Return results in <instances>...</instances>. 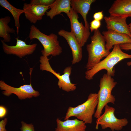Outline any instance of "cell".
I'll list each match as a JSON object with an SVG mask.
<instances>
[{
    "label": "cell",
    "instance_id": "1",
    "mask_svg": "<svg viewBox=\"0 0 131 131\" xmlns=\"http://www.w3.org/2000/svg\"><path fill=\"white\" fill-rule=\"evenodd\" d=\"M128 58H131V55L123 52L119 44L115 45L111 52L104 60L85 72V77L87 80H91L97 73L103 69L106 71L107 74L113 76L115 75V65L122 60Z\"/></svg>",
    "mask_w": 131,
    "mask_h": 131
},
{
    "label": "cell",
    "instance_id": "2",
    "mask_svg": "<svg viewBox=\"0 0 131 131\" xmlns=\"http://www.w3.org/2000/svg\"><path fill=\"white\" fill-rule=\"evenodd\" d=\"M94 32L93 35L90 38V43L86 45L88 58L84 67L87 70L92 69L110 53V50L106 48L104 37L99 30Z\"/></svg>",
    "mask_w": 131,
    "mask_h": 131
},
{
    "label": "cell",
    "instance_id": "3",
    "mask_svg": "<svg viewBox=\"0 0 131 131\" xmlns=\"http://www.w3.org/2000/svg\"><path fill=\"white\" fill-rule=\"evenodd\" d=\"M98 103V93H90L87 100L82 104L75 107H69L64 120L69 119L72 117H75L86 124L91 123L92 116L95 113Z\"/></svg>",
    "mask_w": 131,
    "mask_h": 131
},
{
    "label": "cell",
    "instance_id": "4",
    "mask_svg": "<svg viewBox=\"0 0 131 131\" xmlns=\"http://www.w3.org/2000/svg\"><path fill=\"white\" fill-rule=\"evenodd\" d=\"M28 37L30 40L37 39L42 45L43 49L41 51L42 55L56 56L62 52V49L58 40V37L52 33L47 35L41 32L35 26L32 25L30 28Z\"/></svg>",
    "mask_w": 131,
    "mask_h": 131
},
{
    "label": "cell",
    "instance_id": "5",
    "mask_svg": "<svg viewBox=\"0 0 131 131\" xmlns=\"http://www.w3.org/2000/svg\"><path fill=\"white\" fill-rule=\"evenodd\" d=\"M117 84L112 76L106 74H104L101 78L99 90L98 93V104L94 115L97 119L101 115L103 108L108 103L115 104V99L111 92Z\"/></svg>",
    "mask_w": 131,
    "mask_h": 131
},
{
    "label": "cell",
    "instance_id": "6",
    "mask_svg": "<svg viewBox=\"0 0 131 131\" xmlns=\"http://www.w3.org/2000/svg\"><path fill=\"white\" fill-rule=\"evenodd\" d=\"M49 59L47 57L41 56L40 57V68L42 71H46L50 72L58 79L57 85L59 88L67 92L73 91L76 88L75 84L71 81L70 76L72 70L71 66L66 67L63 71V74L60 75L53 70L49 62Z\"/></svg>",
    "mask_w": 131,
    "mask_h": 131
},
{
    "label": "cell",
    "instance_id": "7",
    "mask_svg": "<svg viewBox=\"0 0 131 131\" xmlns=\"http://www.w3.org/2000/svg\"><path fill=\"white\" fill-rule=\"evenodd\" d=\"M104 108V113L97 119L96 129H98V126L100 125L103 129L109 128L112 131H119L127 124L128 121L126 119H118L115 116L114 107L107 105Z\"/></svg>",
    "mask_w": 131,
    "mask_h": 131
},
{
    "label": "cell",
    "instance_id": "8",
    "mask_svg": "<svg viewBox=\"0 0 131 131\" xmlns=\"http://www.w3.org/2000/svg\"><path fill=\"white\" fill-rule=\"evenodd\" d=\"M0 90H3L2 93L4 95L8 97L14 94L20 100L37 97L40 95L38 91L34 90L31 83L29 84L24 85L16 88L8 85L4 81L0 80Z\"/></svg>",
    "mask_w": 131,
    "mask_h": 131
},
{
    "label": "cell",
    "instance_id": "9",
    "mask_svg": "<svg viewBox=\"0 0 131 131\" xmlns=\"http://www.w3.org/2000/svg\"><path fill=\"white\" fill-rule=\"evenodd\" d=\"M70 20L71 32L74 35L80 45L84 46L90 34L82 22H80L77 13L71 8L69 14L67 15Z\"/></svg>",
    "mask_w": 131,
    "mask_h": 131
},
{
    "label": "cell",
    "instance_id": "10",
    "mask_svg": "<svg viewBox=\"0 0 131 131\" xmlns=\"http://www.w3.org/2000/svg\"><path fill=\"white\" fill-rule=\"evenodd\" d=\"M16 39V43L14 46L8 45L1 40L3 50L5 53L8 55H14L22 58L32 54L35 50L37 45V43L27 44L25 41L18 38Z\"/></svg>",
    "mask_w": 131,
    "mask_h": 131
},
{
    "label": "cell",
    "instance_id": "11",
    "mask_svg": "<svg viewBox=\"0 0 131 131\" xmlns=\"http://www.w3.org/2000/svg\"><path fill=\"white\" fill-rule=\"evenodd\" d=\"M58 34L66 39L70 47L72 55V64L80 62L82 58V47L74 34L71 32H69L63 29L60 30Z\"/></svg>",
    "mask_w": 131,
    "mask_h": 131
},
{
    "label": "cell",
    "instance_id": "12",
    "mask_svg": "<svg viewBox=\"0 0 131 131\" xmlns=\"http://www.w3.org/2000/svg\"><path fill=\"white\" fill-rule=\"evenodd\" d=\"M49 8L50 6L25 3L23 9L26 18L31 23L35 24L37 21L42 19Z\"/></svg>",
    "mask_w": 131,
    "mask_h": 131
},
{
    "label": "cell",
    "instance_id": "13",
    "mask_svg": "<svg viewBox=\"0 0 131 131\" xmlns=\"http://www.w3.org/2000/svg\"><path fill=\"white\" fill-rule=\"evenodd\" d=\"M127 18L110 16H105L104 19L107 30L126 34L131 38V33L126 22Z\"/></svg>",
    "mask_w": 131,
    "mask_h": 131
},
{
    "label": "cell",
    "instance_id": "14",
    "mask_svg": "<svg viewBox=\"0 0 131 131\" xmlns=\"http://www.w3.org/2000/svg\"><path fill=\"white\" fill-rule=\"evenodd\" d=\"M106 43V49L110 50L113 46L117 44L131 43V38L127 35L107 30L102 32Z\"/></svg>",
    "mask_w": 131,
    "mask_h": 131
},
{
    "label": "cell",
    "instance_id": "15",
    "mask_svg": "<svg viewBox=\"0 0 131 131\" xmlns=\"http://www.w3.org/2000/svg\"><path fill=\"white\" fill-rule=\"evenodd\" d=\"M110 16L131 17V0H116L108 10Z\"/></svg>",
    "mask_w": 131,
    "mask_h": 131
},
{
    "label": "cell",
    "instance_id": "16",
    "mask_svg": "<svg viewBox=\"0 0 131 131\" xmlns=\"http://www.w3.org/2000/svg\"><path fill=\"white\" fill-rule=\"evenodd\" d=\"M56 122L55 131H85L86 128L84 122L77 118L63 121L57 118Z\"/></svg>",
    "mask_w": 131,
    "mask_h": 131
},
{
    "label": "cell",
    "instance_id": "17",
    "mask_svg": "<svg viewBox=\"0 0 131 131\" xmlns=\"http://www.w3.org/2000/svg\"><path fill=\"white\" fill-rule=\"evenodd\" d=\"M95 0H71V8L77 13H80L82 16L85 26L89 30L90 26L87 18V15L90 9L92 3Z\"/></svg>",
    "mask_w": 131,
    "mask_h": 131
},
{
    "label": "cell",
    "instance_id": "18",
    "mask_svg": "<svg viewBox=\"0 0 131 131\" xmlns=\"http://www.w3.org/2000/svg\"><path fill=\"white\" fill-rule=\"evenodd\" d=\"M71 7V0H56L50 6V9L46 12V15L51 19L62 12L67 15L70 12Z\"/></svg>",
    "mask_w": 131,
    "mask_h": 131
},
{
    "label": "cell",
    "instance_id": "19",
    "mask_svg": "<svg viewBox=\"0 0 131 131\" xmlns=\"http://www.w3.org/2000/svg\"><path fill=\"white\" fill-rule=\"evenodd\" d=\"M11 18L7 16L0 18V37L3 39L5 42H9L11 41L10 33H14L15 31L13 28H11L8 24L11 21Z\"/></svg>",
    "mask_w": 131,
    "mask_h": 131
},
{
    "label": "cell",
    "instance_id": "20",
    "mask_svg": "<svg viewBox=\"0 0 131 131\" xmlns=\"http://www.w3.org/2000/svg\"><path fill=\"white\" fill-rule=\"evenodd\" d=\"M0 5L8 10L12 14L14 19L16 32L18 34L20 27L19 17L22 14L24 13V10L15 8L6 0H0Z\"/></svg>",
    "mask_w": 131,
    "mask_h": 131
},
{
    "label": "cell",
    "instance_id": "21",
    "mask_svg": "<svg viewBox=\"0 0 131 131\" xmlns=\"http://www.w3.org/2000/svg\"><path fill=\"white\" fill-rule=\"evenodd\" d=\"M54 0H31L30 4L50 6L55 1Z\"/></svg>",
    "mask_w": 131,
    "mask_h": 131
},
{
    "label": "cell",
    "instance_id": "22",
    "mask_svg": "<svg viewBox=\"0 0 131 131\" xmlns=\"http://www.w3.org/2000/svg\"><path fill=\"white\" fill-rule=\"evenodd\" d=\"M90 29L91 32L98 30L100 27L101 25L100 21L94 19L90 23Z\"/></svg>",
    "mask_w": 131,
    "mask_h": 131
},
{
    "label": "cell",
    "instance_id": "23",
    "mask_svg": "<svg viewBox=\"0 0 131 131\" xmlns=\"http://www.w3.org/2000/svg\"><path fill=\"white\" fill-rule=\"evenodd\" d=\"M22 126L20 129L21 131H35L33 125L32 124H27L21 122Z\"/></svg>",
    "mask_w": 131,
    "mask_h": 131
},
{
    "label": "cell",
    "instance_id": "24",
    "mask_svg": "<svg viewBox=\"0 0 131 131\" xmlns=\"http://www.w3.org/2000/svg\"><path fill=\"white\" fill-rule=\"evenodd\" d=\"M122 50H131V43H126L120 44ZM127 65L128 66H131V61L127 62Z\"/></svg>",
    "mask_w": 131,
    "mask_h": 131
},
{
    "label": "cell",
    "instance_id": "25",
    "mask_svg": "<svg viewBox=\"0 0 131 131\" xmlns=\"http://www.w3.org/2000/svg\"><path fill=\"white\" fill-rule=\"evenodd\" d=\"M93 16L94 19L100 21L103 18V11L96 12Z\"/></svg>",
    "mask_w": 131,
    "mask_h": 131
},
{
    "label": "cell",
    "instance_id": "26",
    "mask_svg": "<svg viewBox=\"0 0 131 131\" xmlns=\"http://www.w3.org/2000/svg\"><path fill=\"white\" fill-rule=\"evenodd\" d=\"M7 122V119L6 118L0 122V131H7L5 128Z\"/></svg>",
    "mask_w": 131,
    "mask_h": 131
},
{
    "label": "cell",
    "instance_id": "27",
    "mask_svg": "<svg viewBox=\"0 0 131 131\" xmlns=\"http://www.w3.org/2000/svg\"><path fill=\"white\" fill-rule=\"evenodd\" d=\"M7 110L6 108L4 106H0V118H3L6 115Z\"/></svg>",
    "mask_w": 131,
    "mask_h": 131
},
{
    "label": "cell",
    "instance_id": "28",
    "mask_svg": "<svg viewBox=\"0 0 131 131\" xmlns=\"http://www.w3.org/2000/svg\"><path fill=\"white\" fill-rule=\"evenodd\" d=\"M128 25L130 31L131 33V23L129 24Z\"/></svg>",
    "mask_w": 131,
    "mask_h": 131
}]
</instances>
